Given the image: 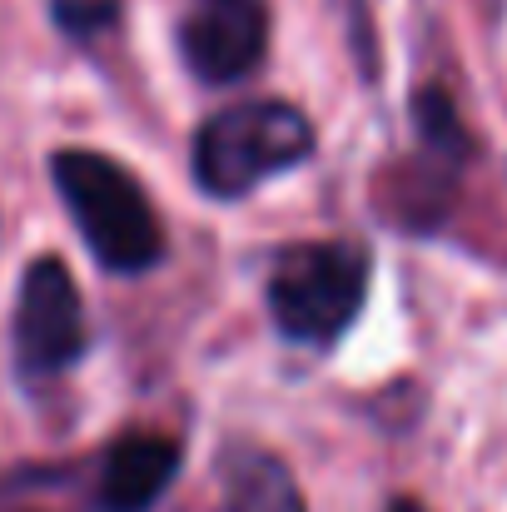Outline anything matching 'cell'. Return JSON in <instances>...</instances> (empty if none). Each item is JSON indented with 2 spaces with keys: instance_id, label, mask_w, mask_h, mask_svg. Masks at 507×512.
I'll list each match as a JSON object with an SVG mask.
<instances>
[{
  "instance_id": "30bf717a",
  "label": "cell",
  "mask_w": 507,
  "mask_h": 512,
  "mask_svg": "<svg viewBox=\"0 0 507 512\" xmlns=\"http://www.w3.org/2000/svg\"><path fill=\"white\" fill-rule=\"evenodd\" d=\"M388 512H428V508H418L413 498H393V503H388Z\"/></svg>"
},
{
  "instance_id": "277c9868",
  "label": "cell",
  "mask_w": 507,
  "mask_h": 512,
  "mask_svg": "<svg viewBox=\"0 0 507 512\" xmlns=\"http://www.w3.org/2000/svg\"><path fill=\"white\" fill-rule=\"evenodd\" d=\"M15 363L25 378H55L85 353V309L70 269L55 254L30 259L15 299Z\"/></svg>"
},
{
  "instance_id": "ba28073f",
  "label": "cell",
  "mask_w": 507,
  "mask_h": 512,
  "mask_svg": "<svg viewBox=\"0 0 507 512\" xmlns=\"http://www.w3.org/2000/svg\"><path fill=\"white\" fill-rule=\"evenodd\" d=\"M224 508L229 512H304V493L294 473L264 448H229L224 453Z\"/></svg>"
},
{
  "instance_id": "3957f363",
  "label": "cell",
  "mask_w": 507,
  "mask_h": 512,
  "mask_svg": "<svg viewBox=\"0 0 507 512\" xmlns=\"http://www.w3.org/2000/svg\"><path fill=\"white\" fill-rule=\"evenodd\" d=\"M368 294L358 244H289L269 269V319L289 343L329 348L348 334Z\"/></svg>"
},
{
  "instance_id": "5b68a950",
  "label": "cell",
  "mask_w": 507,
  "mask_h": 512,
  "mask_svg": "<svg viewBox=\"0 0 507 512\" xmlns=\"http://www.w3.org/2000/svg\"><path fill=\"white\" fill-rule=\"evenodd\" d=\"M413 125H418V165H398L393 170V179L408 184V189L393 194L388 214L413 224V234H423V229H433L448 214V204L458 194V170L468 165L473 145H468V130L453 115V100L438 85L413 100Z\"/></svg>"
},
{
  "instance_id": "9c48e42d",
  "label": "cell",
  "mask_w": 507,
  "mask_h": 512,
  "mask_svg": "<svg viewBox=\"0 0 507 512\" xmlns=\"http://www.w3.org/2000/svg\"><path fill=\"white\" fill-rule=\"evenodd\" d=\"M115 0H55V20L70 30V35H95L115 20Z\"/></svg>"
},
{
  "instance_id": "52a82bcc",
  "label": "cell",
  "mask_w": 507,
  "mask_h": 512,
  "mask_svg": "<svg viewBox=\"0 0 507 512\" xmlns=\"http://www.w3.org/2000/svg\"><path fill=\"white\" fill-rule=\"evenodd\" d=\"M179 473V443L165 433H130L105 453L100 512H150Z\"/></svg>"
},
{
  "instance_id": "6da1fadb",
  "label": "cell",
  "mask_w": 507,
  "mask_h": 512,
  "mask_svg": "<svg viewBox=\"0 0 507 512\" xmlns=\"http://www.w3.org/2000/svg\"><path fill=\"white\" fill-rule=\"evenodd\" d=\"M50 179L85 239L110 274H145L165 259V229L140 179L100 150H55Z\"/></svg>"
},
{
  "instance_id": "8992f818",
  "label": "cell",
  "mask_w": 507,
  "mask_h": 512,
  "mask_svg": "<svg viewBox=\"0 0 507 512\" xmlns=\"http://www.w3.org/2000/svg\"><path fill=\"white\" fill-rule=\"evenodd\" d=\"M269 50V0H194L179 25V55L204 85H234Z\"/></svg>"
},
{
  "instance_id": "7a4b0ae2",
  "label": "cell",
  "mask_w": 507,
  "mask_h": 512,
  "mask_svg": "<svg viewBox=\"0 0 507 512\" xmlns=\"http://www.w3.org/2000/svg\"><path fill=\"white\" fill-rule=\"evenodd\" d=\"M314 125L289 100H244L229 110H214L194 130L189 170L209 199H244L264 179L299 170L314 160Z\"/></svg>"
}]
</instances>
